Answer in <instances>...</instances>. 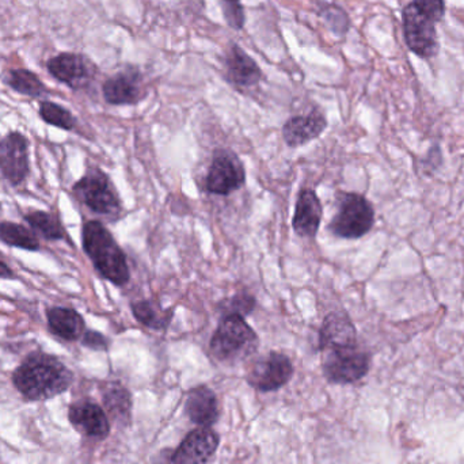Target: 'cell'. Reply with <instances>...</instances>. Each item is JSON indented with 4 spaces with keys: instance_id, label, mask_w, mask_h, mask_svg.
Masks as SVG:
<instances>
[{
    "instance_id": "obj_1",
    "label": "cell",
    "mask_w": 464,
    "mask_h": 464,
    "mask_svg": "<svg viewBox=\"0 0 464 464\" xmlns=\"http://www.w3.org/2000/svg\"><path fill=\"white\" fill-rule=\"evenodd\" d=\"M73 383V373L56 356L34 352L13 372V384L26 401L38 402L59 397Z\"/></svg>"
},
{
    "instance_id": "obj_2",
    "label": "cell",
    "mask_w": 464,
    "mask_h": 464,
    "mask_svg": "<svg viewBox=\"0 0 464 464\" xmlns=\"http://www.w3.org/2000/svg\"><path fill=\"white\" fill-rule=\"evenodd\" d=\"M82 245L101 277L116 286H125L130 283V270L127 256L102 223L98 220L84 223Z\"/></svg>"
},
{
    "instance_id": "obj_3",
    "label": "cell",
    "mask_w": 464,
    "mask_h": 464,
    "mask_svg": "<svg viewBox=\"0 0 464 464\" xmlns=\"http://www.w3.org/2000/svg\"><path fill=\"white\" fill-rule=\"evenodd\" d=\"M258 345L259 338L253 327L243 316L232 314L220 319L209 343V351L218 362L235 364L250 357Z\"/></svg>"
},
{
    "instance_id": "obj_4",
    "label": "cell",
    "mask_w": 464,
    "mask_h": 464,
    "mask_svg": "<svg viewBox=\"0 0 464 464\" xmlns=\"http://www.w3.org/2000/svg\"><path fill=\"white\" fill-rule=\"evenodd\" d=\"M337 212L327 230L341 239H359L372 230L375 225V211L372 204L362 195L352 192H338L335 198Z\"/></svg>"
},
{
    "instance_id": "obj_5",
    "label": "cell",
    "mask_w": 464,
    "mask_h": 464,
    "mask_svg": "<svg viewBox=\"0 0 464 464\" xmlns=\"http://www.w3.org/2000/svg\"><path fill=\"white\" fill-rule=\"evenodd\" d=\"M321 353L322 370L330 383H356L370 371V354L359 343L324 349Z\"/></svg>"
},
{
    "instance_id": "obj_6",
    "label": "cell",
    "mask_w": 464,
    "mask_h": 464,
    "mask_svg": "<svg viewBox=\"0 0 464 464\" xmlns=\"http://www.w3.org/2000/svg\"><path fill=\"white\" fill-rule=\"evenodd\" d=\"M72 189L76 198L94 214L116 217L121 211L119 193L101 169H89Z\"/></svg>"
},
{
    "instance_id": "obj_7",
    "label": "cell",
    "mask_w": 464,
    "mask_h": 464,
    "mask_svg": "<svg viewBox=\"0 0 464 464\" xmlns=\"http://www.w3.org/2000/svg\"><path fill=\"white\" fill-rule=\"evenodd\" d=\"M246 184L245 165L230 150H217L206 179V189L211 195L228 196Z\"/></svg>"
},
{
    "instance_id": "obj_8",
    "label": "cell",
    "mask_w": 464,
    "mask_h": 464,
    "mask_svg": "<svg viewBox=\"0 0 464 464\" xmlns=\"http://www.w3.org/2000/svg\"><path fill=\"white\" fill-rule=\"evenodd\" d=\"M294 364L286 354L269 352L253 362L247 372V383L262 392H276L294 376Z\"/></svg>"
},
{
    "instance_id": "obj_9",
    "label": "cell",
    "mask_w": 464,
    "mask_h": 464,
    "mask_svg": "<svg viewBox=\"0 0 464 464\" xmlns=\"http://www.w3.org/2000/svg\"><path fill=\"white\" fill-rule=\"evenodd\" d=\"M403 33L406 44L417 56L433 57L438 53L439 43L435 22L422 14L416 5H406L402 13Z\"/></svg>"
},
{
    "instance_id": "obj_10",
    "label": "cell",
    "mask_w": 464,
    "mask_h": 464,
    "mask_svg": "<svg viewBox=\"0 0 464 464\" xmlns=\"http://www.w3.org/2000/svg\"><path fill=\"white\" fill-rule=\"evenodd\" d=\"M29 141L21 132H10L0 140V173L13 187L29 176Z\"/></svg>"
},
{
    "instance_id": "obj_11",
    "label": "cell",
    "mask_w": 464,
    "mask_h": 464,
    "mask_svg": "<svg viewBox=\"0 0 464 464\" xmlns=\"http://www.w3.org/2000/svg\"><path fill=\"white\" fill-rule=\"evenodd\" d=\"M51 75L72 90L89 86L97 73L94 63L81 53H62L48 62Z\"/></svg>"
},
{
    "instance_id": "obj_12",
    "label": "cell",
    "mask_w": 464,
    "mask_h": 464,
    "mask_svg": "<svg viewBox=\"0 0 464 464\" xmlns=\"http://www.w3.org/2000/svg\"><path fill=\"white\" fill-rule=\"evenodd\" d=\"M71 425L81 435L90 439H105L111 432V422L105 411L92 401H78L68 411Z\"/></svg>"
},
{
    "instance_id": "obj_13",
    "label": "cell",
    "mask_w": 464,
    "mask_h": 464,
    "mask_svg": "<svg viewBox=\"0 0 464 464\" xmlns=\"http://www.w3.org/2000/svg\"><path fill=\"white\" fill-rule=\"evenodd\" d=\"M218 447H219V436L209 428H200L187 436L171 457V462L173 464H207L214 457Z\"/></svg>"
},
{
    "instance_id": "obj_14",
    "label": "cell",
    "mask_w": 464,
    "mask_h": 464,
    "mask_svg": "<svg viewBox=\"0 0 464 464\" xmlns=\"http://www.w3.org/2000/svg\"><path fill=\"white\" fill-rule=\"evenodd\" d=\"M102 92L111 105H135L144 97L143 76L136 68H128L109 78Z\"/></svg>"
},
{
    "instance_id": "obj_15",
    "label": "cell",
    "mask_w": 464,
    "mask_h": 464,
    "mask_svg": "<svg viewBox=\"0 0 464 464\" xmlns=\"http://www.w3.org/2000/svg\"><path fill=\"white\" fill-rule=\"evenodd\" d=\"M327 119L319 109L310 113L291 117L283 127V139L286 146L296 149L318 139L327 130Z\"/></svg>"
},
{
    "instance_id": "obj_16",
    "label": "cell",
    "mask_w": 464,
    "mask_h": 464,
    "mask_svg": "<svg viewBox=\"0 0 464 464\" xmlns=\"http://www.w3.org/2000/svg\"><path fill=\"white\" fill-rule=\"evenodd\" d=\"M324 208L315 190L303 188L295 204L292 228L302 237H315L321 227Z\"/></svg>"
},
{
    "instance_id": "obj_17",
    "label": "cell",
    "mask_w": 464,
    "mask_h": 464,
    "mask_svg": "<svg viewBox=\"0 0 464 464\" xmlns=\"http://www.w3.org/2000/svg\"><path fill=\"white\" fill-rule=\"evenodd\" d=\"M357 332L348 314L343 310L332 311L324 316L319 329V351L335 346L354 345Z\"/></svg>"
},
{
    "instance_id": "obj_18",
    "label": "cell",
    "mask_w": 464,
    "mask_h": 464,
    "mask_svg": "<svg viewBox=\"0 0 464 464\" xmlns=\"http://www.w3.org/2000/svg\"><path fill=\"white\" fill-rule=\"evenodd\" d=\"M185 411L190 421L209 428L219 419V402L217 394L209 387L198 386L188 392Z\"/></svg>"
},
{
    "instance_id": "obj_19",
    "label": "cell",
    "mask_w": 464,
    "mask_h": 464,
    "mask_svg": "<svg viewBox=\"0 0 464 464\" xmlns=\"http://www.w3.org/2000/svg\"><path fill=\"white\" fill-rule=\"evenodd\" d=\"M46 319H48L49 330L56 337L62 340L73 343L79 338L83 337L86 332V322L83 316L68 307H52L46 311Z\"/></svg>"
},
{
    "instance_id": "obj_20",
    "label": "cell",
    "mask_w": 464,
    "mask_h": 464,
    "mask_svg": "<svg viewBox=\"0 0 464 464\" xmlns=\"http://www.w3.org/2000/svg\"><path fill=\"white\" fill-rule=\"evenodd\" d=\"M228 79L237 87H254L262 78L258 64L237 45H232L228 51L227 60Z\"/></svg>"
},
{
    "instance_id": "obj_21",
    "label": "cell",
    "mask_w": 464,
    "mask_h": 464,
    "mask_svg": "<svg viewBox=\"0 0 464 464\" xmlns=\"http://www.w3.org/2000/svg\"><path fill=\"white\" fill-rule=\"evenodd\" d=\"M130 310L139 324L151 330L162 332L173 321L174 310H166L157 300H139L130 303Z\"/></svg>"
},
{
    "instance_id": "obj_22",
    "label": "cell",
    "mask_w": 464,
    "mask_h": 464,
    "mask_svg": "<svg viewBox=\"0 0 464 464\" xmlns=\"http://www.w3.org/2000/svg\"><path fill=\"white\" fill-rule=\"evenodd\" d=\"M103 406L117 421H130L132 398L130 392L117 382L106 383L102 390Z\"/></svg>"
},
{
    "instance_id": "obj_23",
    "label": "cell",
    "mask_w": 464,
    "mask_h": 464,
    "mask_svg": "<svg viewBox=\"0 0 464 464\" xmlns=\"http://www.w3.org/2000/svg\"><path fill=\"white\" fill-rule=\"evenodd\" d=\"M0 240L10 247L26 251L40 250V240L33 230L13 222L0 223Z\"/></svg>"
},
{
    "instance_id": "obj_24",
    "label": "cell",
    "mask_w": 464,
    "mask_h": 464,
    "mask_svg": "<svg viewBox=\"0 0 464 464\" xmlns=\"http://www.w3.org/2000/svg\"><path fill=\"white\" fill-rule=\"evenodd\" d=\"M5 83L15 90L19 94L26 95V97L41 98L48 95V89L45 84L38 79L35 73L27 70H11L5 76Z\"/></svg>"
},
{
    "instance_id": "obj_25",
    "label": "cell",
    "mask_w": 464,
    "mask_h": 464,
    "mask_svg": "<svg viewBox=\"0 0 464 464\" xmlns=\"http://www.w3.org/2000/svg\"><path fill=\"white\" fill-rule=\"evenodd\" d=\"M27 225L32 230L46 240H63L65 237V230L62 223L44 211L30 212L24 217Z\"/></svg>"
},
{
    "instance_id": "obj_26",
    "label": "cell",
    "mask_w": 464,
    "mask_h": 464,
    "mask_svg": "<svg viewBox=\"0 0 464 464\" xmlns=\"http://www.w3.org/2000/svg\"><path fill=\"white\" fill-rule=\"evenodd\" d=\"M40 117L46 124L60 130H72L76 127V119L68 109L49 101L40 103Z\"/></svg>"
},
{
    "instance_id": "obj_27",
    "label": "cell",
    "mask_w": 464,
    "mask_h": 464,
    "mask_svg": "<svg viewBox=\"0 0 464 464\" xmlns=\"http://www.w3.org/2000/svg\"><path fill=\"white\" fill-rule=\"evenodd\" d=\"M256 300L253 295L247 294V292H239L228 299L222 300L218 304V310L222 311L223 316L235 314V315L245 318L256 310Z\"/></svg>"
},
{
    "instance_id": "obj_28",
    "label": "cell",
    "mask_w": 464,
    "mask_h": 464,
    "mask_svg": "<svg viewBox=\"0 0 464 464\" xmlns=\"http://www.w3.org/2000/svg\"><path fill=\"white\" fill-rule=\"evenodd\" d=\"M413 5L433 22L441 21L446 13L444 0H414Z\"/></svg>"
},
{
    "instance_id": "obj_29",
    "label": "cell",
    "mask_w": 464,
    "mask_h": 464,
    "mask_svg": "<svg viewBox=\"0 0 464 464\" xmlns=\"http://www.w3.org/2000/svg\"><path fill=\"white\" fill-rule=\"evenodd\" d=\"M82 343L86 348L92 349V351H108L109 340L105 335L101 333L94 332V330H86L83 337H82Z\"/></svg>"
},
{
    "instance_id": "obj_30",
    "label": "cell",
    "mask_w": 464,
    "mask_h": 464,
    "mask_svg": "<svg viewBox=\"0 0 464 464\" xmlns=\"http://www.w3.org/2000/svg\"><path fill=\"white\" fill-rule=\"evenodd\" d=\"M225 16L226 21L228 22L234 29H242L245 24V13L240 3L237 5H225Z\"/></svg>"
},
{
    "instance_id": "obj_31",
    "label": "cell",
    "mask_w": 464,
    "mask_h": 464,
    "mask_svg": "<svg viewBox=\"0 0 464 464\" xmlns=\"http://www.w3.org/2000/svg\"><path fill=\"white\" fill-rule=\"evenodd\" d=\"M0 278H15V273L8 266L2 256H0Z\"/></svg>"
},
{
    "instance_id": "obj_32",
    "label": "cell",
    "mask_w": 464,
    "mask_h": 464,
    "mask_svg": "<svg viewBox=\"0 0 464 464\" xmlns=\"http://www.w3.org/2000/svg\"><path fill=\"white\" fill-rule=\"evenodd\" d=\"M240 3V0H225V5H237Z\"/></svg>"
}]
</instances>
